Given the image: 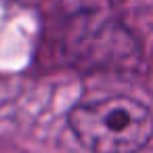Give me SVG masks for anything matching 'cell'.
Returning a JSON list of instances; mask_svg holds the SVG:
<instances>
[{
    "mask_svg": "<svg viewBox=\"0 0 153 153\" xmlns=\"http://www.w3.org/2000/svg\"><path fill=\"white\" fill-rule=\"evenodd\" d=\"M65 124L88 153H140L153 138V109L128 94L78 101Z\"/></svg>",
    "mask_w": 153,
    "mask_h": 153,
    "instance_id": "1",
    "label": "cell"
}]
</instances>
